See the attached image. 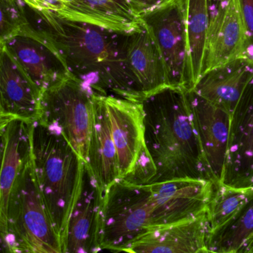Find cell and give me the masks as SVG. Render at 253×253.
<instances>
[{"label": "cell", "mask_w": 253, "mask_h": 253, "mask_svg": "<svg viewBox=\"0 0 253 253\" xmlns=\"http://www.w3.org/2000/svg\"><path fill=\"white\" fill-rule=\"evenodd\" d=\"M149 184L153 205L151 230L190 221L205 213L215 188L212 181L192 178Z\"/></svg>", "instance_id": "52a82bcc"}, {"label": "cell", "mask_w": 253, "mask_h": 253, "mask_svg": "<svg viewBox=\"0 0 253 253\" xmlns=\"http://www.w3.org/2000/svg\"><path fill=\"white\" fill-rule=\"evenodd\" d=\"M30 162L37 185L62 243L78 199L85 162L62 134L29 124Z\"/></svg>", "instance_id": "3957f363"}, {"label": "cell", "mask_w": 253, "mask_h": 253, "mask_svg": "<svg viewBox=\"0 0 253 253\" xmlns=\"http://www.w3.org/2000/svg\"><path fill=\"white\" fill-rule=\"evenodd\" d=\"M117 150L120 179L126 178L144 148V113L141 102L103 96Z\"/></svg>", "instance_id": "4fadbf2b"}, {"label": "cell", "mask_w": 253, "mask_h": 253, "mask_svg": "<svg viewBox=\"0 0 253 253\" xmlns=\"http://www.w3.org/2000/svg\"><path fill=\"white\" fill-rule=\"evenodd\" d=\"M184 12L189 58L194 86L203 73L210 24L208 0H184Z\"/></svg>", "instance_id": "603a6c76"}, {"label": "cell", "mask_w": 253, "mask_h": 253, "mask_svg": "<svg viewBox=\"0 0 253 253\" xmlns=\"http://www.w3.org/2000/svg\"><path fill=\"white\" fill-rule=\"evenodd\" d=\"M150 184L118 179L104 191L101 248L124 252L151 230Z\"/></svg>", "instance_id": "277c9868"}, {"label": "cell", "mask_w": 253, "mask_h": 253, "mask_svg": "<svg viewBox=\"0 0 253 253\" xmlns=\"http://www.w3.org/2000/svg\"><path fill=\"white\" fill-rule=\"evenodd\" d=\"M253 80V61L240 58L204 73L191 90L233 114Z\"/></svg>", "instance_id": "e0dca14e"}, {"label": "cell", "mask_w": 253, "mask_h": 253, "mask_svg": "<svg viewBox=\"0 0 253 253\" xmlns=\"http://www.w3.org/2000/svg\"><path fill=\"white\" fill-rule=\"evenodd\" d=\"M103 190L84 163L83 182L61 243L62 253H99Z\"/></svg>", "instance_id": "9c48e42d"}, {"label": "cell", "mask_w": 253, "mask_h": 253, "mask_svg": "<svg viewBox=\"0 0 253 253\" xmlns=\"http://www.w3.org/2000/svg\"><path fill=\"white\" fill-rule=\"evenodd\" d=\"M253 240V188L248 200L224 225L210 230L207 247L216 253H239Z\"/></svg>", "instance_id": "7402d4cb"}, {"label": "cell", "mask_w": 253, "mask_h": 253, "mask_svg": "<svg viewBox=\"0 0 253 253\" xmlns=\"http://www.w3.org/2000/svg\"></svg>", "instance_id": "e575fe53"}, {"label": "cell", "mask_w": 253, "mask_h": 253, "mask_svg": "<svg viewBox=\"0 0 253 253\" xmlns=\"http://www.w3.org/2000/svg\"><path fill=\"white\" fill-rule=\"evenodd\" d=\"M141 19L162 53L169 87L191 90L184 0H170Z\"/></svg>", "instance_id": "8992f818"}, {"label": "cell", "mask_w": 253, "mask_h": 253, "mask_svg": "<svg viewBox=\"0 0 253 253\" xmlns=\"http://www.w3.org/2000/svg\"><path fill=\"white\" fill-rule=\"evenodd\" d=\"M207 212L194 219L153 229L131 244L126 253H195L207 246Z\"/></svg>", "instance_id": "ac0fdd59"}, {"label": "cell", "mask_w": 253, "mask_h": 253, "mask_svg": "<svg viewBox=\"0 0 253 253\" xmlns=\"http://www.w3.org/2000/svg\"><path fill=\"white\" fill-rule=\"evenodd\" d=\"M93 100V125L85 163L104 192L120 179L118 159L103 96L94 95Z\"/></svg>", "instance_id": "44dd1931"}, {"label": "cell", "mask_w": 253, "mask_h": 253, "mask_svg": "<svg viewBox=\"0 0 253 253\" xmlns=\"http://www.w3.org/2000/svg\"><path fill=\"white\" fill-rule=\"evenodd\" d=\"M170 0H126L132 12L138 17L153 11Z\"/></svg>", "instance_id": "83f0119b"}, {"label": "cell", "mask_w": 253, "mask_h": 253, "mask_svg": "<svg viewBox=\"0 0 253 253\" xmlns=\"http://www.w3.org/2000/svg\"><path fill=\"white\" fill-rule=\"evenodd\" d=\"M28 8L33 16H28L31 25L54 49L71 77L92 96L135 102L144 99L126 61V35L65 20L51 12Z\"/></svg>", "instance_id": "6da1fadb"}, {"label": "cell", "mask_w": 253, "mask_h": 253, "mask_svg": "<svg viewBox=\"0 0 253 253\" xmlns=\"http://www.w3.org/2000/svg\"><path fill=\"white\" fill-rule=\"evenodd\" d=\"M193 122L211 181L221 184L224 176L231 128L232 114L187 90Z\"/></svg>", "instance_id": "8fae6325"}, {"label": "cell", "mask_w": 253, "mask_h": 253, "mask_svg": "<svg viewBox=\"0 0 253 253\" xmlns=\"http://www.w3.org/2000/svg\"><path fill=\"white\" fill-rule=\"evenodd\" d=\"M93 96L72 77L43 92L39 123L62 134L84 162L93 125Z\"/></svg>", "instance_id": "5b68a950"}, {"label": "cell", "mask_w": 253, "mask_h": 253, "mask_svg": "<svg viewBox=\"0 0 253 253\" xmlns=\"http://www.w3.org/2000/svg\"><path fill=\"white\" fill-rule=\"evenodd\" d=\"M3 44L42 93L71 77L54 49L30 22Z\"/></svg>", "instance_id": "30bf717a"}, {"label": "cell", "mask_w": 253, "mask_h": 253, "mask_svg": "<svg viewBox=\"0 0 253 253\" xmlns=\"http://www.w3.org/2000/svg\"><path fill=\"white\" fill-rule=\"evenodd\" d=\"M227 0H208V5H209L210 17L212 16L222 4L227 1Z\"/></svg>", "instance_id": "f546056e"}, {"label": "cell", "mask_w": 253, "mask_h": 253, "mask_svg": "<svg viewBox=\"0 0 253 253\" xmlns=\"http://www.w3.org/2000/svg\"><path fill=\"white\" fill-rule=\"evenodd\" d=\"M195 253H218L215 252V251H211V250H210L209 248H208V247L205 246L203 247V248H200V249L198 250L197 251H196Z\"/></svg>", "instance_id": "1f68e13d"}, {"label": "cell", "mask_w": 253, "mask_h": 253, "mask_svg": "<svg viewBox=\"0 0 253 253\" xmlns=\"http://www.w3.org/2000/svg\"><path fill=\"white\" fill-rule=\"evenodd\" d=\"M42 92L7 51L0 48V105L16 120L34 124L40 120Z\"/></svg>", "instance_id": "9a60e30c"}, {"label": "cell", "mask_w": 253, "mask_h": 253, "mask_svg": "<svg viewBox=\"0 0 253 253\" xmlns=\"http://www.w3.org/2000/svg\"><path fill=\"white\" fill-rule=\"evenodd\" d=\"M1 43L2 42H0V48H1ZM15 120H16L14 118L4 113L0 105V137L4 134V131L6 130L9 125Z\"/></svg>", "instance_id": "f1b7e54d"}, {"label": "cell", "mask_w": 253, "mask_h": 253, "mask_svg": "<svg viewBox=\"0 0 253 253\" xmlns=\"http://www.w3.org/2000/svg\"><path fill=\"white\" fill-rule=\"evenodd\" d=\"M247 37L237 0H227L210 17L203 73L245 58Z\"/></svg>", "instance_id": "5bb4252c"}, {"label": "cell", "mask_w": 253, "mask_h": 253, "mask_svg": "<svg viewBox=\"0 0 253 253\" xmlns=\"http://www.w3.org/2000/svg\"><path fill=\"white\" fill-rule=\"evenodd\" d=\"M126 50L128 66L144 97L169 87L162 53L144 24L141 31L126 35Z\"/></svg>", "instance_id": "ffe728a7"}, {"label": "cell", "mask_w": 253, "mask_h": 253, "mask_svg": "<svg viewBox=\"0 0 253 253\" xmlns=\"http://www.w3.org/2000/svg\"><path fill=\"white\" fill-rule=\"evenodd\" d=\"M239 253H253V240L251 241L246 247L243 248Z\"/></svg>", "instance_id": "4dcf8cb0"}, {"label": "cell", "mask_w": 253, "mask_h": 253, "mask_svg": "<svg viewBox=\"0 0 253 253\" xmlns=\"http://www.w3.org/2000/svg\"><path fill=\"white\" fill-rule=\"evenodd\" d=\"M237 2L246 32L247 50L245 58L253 61V0H237Z\"/></svg>", "instance_id": "4316f807"}, {"label": "cell", "mask_w": 253, "mask_h": 253, "mask_svg": "<svg viewBox=\"0 0 253 253\" xmlns=\"http://www.w3.org/2000/svg\"><path fill=\"white\" fill-rule=\"evenodd\" d=\"M57 16L123 35L143 29L142 20L126 0H75Z\"/></svg>", "instance_id": "d6986e66"}, {"label": "cell", "mask_w": 253, "mask_h": 253, "mask_svg": "<svg viewBox=\"0 0 253 253\" xmlns=\"http://www.w3.org/2000/svg\"><path fill=\"white\" fill-rule=\"evenodd\" d=\"M9 233L34 236L62 253L60 239L37 185L30 155L10 200Z\"/></svg>", "instance_id": "ba28073f"}, {"label": "cell", "mask_w": 253, "mask_h": 253, "mask_svg": "<svg viewBox=\"0 0 253 253\" xmlns=\"http://www.w3.org/2000/svg\"><path fill=\"white\" fill-rule=\"evenodd\" d=\"M4 240L9 253H61L53 247L29 235L9 233Z\"/></svg>", "instance_id": "484cf974"}, {"label": "cell", "mask_w": 253, "mask_h": 253, "mask_svg": "<svg viewBox=\"0 0 253 253\" xmlns=\"http://www.w3.org/2000/svg\"><path fill=\"white\" fill-rule=\"evenodd\" d=\"M1 136L0 137V156H1Z\"/></svg>", "instance_id": "836d02e7"}, {"label": "cell", "mask_w": 253, "mask_h": 253, "mask_svg": "<svg viewBox=\"0 0 253 253\" xmlns=\"http://www.w3.org/2000/svg\"><path fill=\"white\" fill-rule=\"evenodd\" d=\"M29 124L15 120L1 135L0 156V237L8 233L10 200L29 159Z\"/></svg>", "instance_id": "2e32d148"}, {"label": "cell", "mask_w": 253, "mask_h": 253, "mask_svg": "<svg viewBox=\"0 0 253 253\" xmlns=\"http://www.w3.org/2000/svg\"><path fill=\"white\" fill-rule=\"evenodd\" d=\"M29 23L24 0H0V42H4Z\"/></svg>", "instance_id": "d4e9b609"}, {"label": "cell", "mask_w": 253, "mask_h": 253, "mask_svg": "<svg viewBox=\"0 0 253 253\" xmlns=\"http://www.w3.org/2000/svg\"><path fill=\"white\" fill-rule=\"evenodd\" d=\"M253 187H236L227 184L215 185L208 207L210 230H213L230 221L248 200Z\"/></svg>", "instance_id": "cb8c5ba5"}, {"label": "cell", "mask_w": 253, "mask_h": 253, "mask_svg": "<svg viewBox=\"0 0 253 253\" xmlns=\"http://www.w3.org/2000/svg\"><path fill=\"white\" fill-rule=\"evenodd\" d=\"M187 90L167 87L141 100L144 148L123 179L137 184L183 178L211 181Z\"/></svg>", "instance_id": "7a4b0ae2"}, {"label": "cell", "mask_w": 253, "mask_h": 253, "mask_svg": "<svg viewBox=\"0 0 253 253\" xmlns=\"http://www.w3.org/2000/svg\"><path fill=\"white\" fill-rule=\"evenodd\" d=\"M252 187H253V183H252Z\"/></svg>", "instance_id": "d590c367"}, {"label": "cell", "mask_w": 253, "mask_h": 253, "mask_svg": "<svg viewBox=\"0 0 253 253\" xmlns=\"http://www.w3.org/2000/svg\"><path fill=\"white\" fill-rule=\"evenodd\" d=\"M61 2L62 3V4H64V6H65V8L66 6H68V4H71V3L74 2L75 0H60ZM62 13V12H61ZM59 16V15H58Z\"/></svg>", "instance_id": "d6a6232c"}, {"label": "cell", "mask_w": 253, "mask_h": 253, "mask_svg": "<svg viewBox=\"0 0 253 253\" xmlns=\"http://www.w3.org/2000/svg\"><path fill=\"white\" fill-rule=\"evenodd\" d=\"M253 180V80L232 114L228 151L221 184L251 187Z\"/></svg>", "instance_id": "7c38bea8"}]
</instances>
